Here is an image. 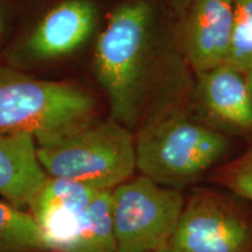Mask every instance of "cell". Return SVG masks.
<instances>
[{"mask_svg": "<svg viewBox=\"0 0 252 252\" xmlns=\"http://www.w3.org/2000/svg\"><path fill=\"white\" fill-rule=\"evenodd\" d=\"M169 5L172 6V8L174 9V12L178 15V18L180 19V17L184 14L186 6L188 4V0H168Z\"/></svg>", "mask_w": 252, "mask_h": 252, "instance_id": "cell-17", "label": "cell"}, {"mask_svg": "<svg viewBox=\"0 0 252 252\" xmlns=\"http://www.w3.org/2000/svg\"><path fill=\"white\" fill-rule=\"evenodd\" d=\"M195 75V96L212 126L252 132V94L245 72L223 63Z\"/></svg>", "mask_w": 252, "mask_h": 252, "instance_id": "cell-10", "label": "cell"}, {"mask_svg": "<svg viewBox=\"0 0 252 252\" xmlns=\"http://www.w3.org/2000/svg\"><path fill=\"white\" fill-rule=\"evenodd\" d=\"M36 154L50 178L70 179L98 190H112L137 169L134 135L112 118L94 119L36 145Z\"/></svg>", "mask_w": 252, "mask_h": 252, "instance_id": "cell-4", "label": "cell"}, {"mask_svg": "<svg viewBox=\"0 0 252 252\" xmlns=\"http://www.w3.org/2000/svg\"><path fill=\"white\" fill-rule=\"evenodd\" d=\"M186 198L143 174L111 190L117 252L169 251Z\"/></svg>", "mask_w": 252, "mask_h": 252, "instance_id": "cell-5", "label": "cell"}, {"mask_svg": "<svg viewBox=\"0 0 252 252\" xmlns=\"http://www.w3.org/2000/svg\"><path fill=\"white\" fill-rule=\"evenodd\" d=\"M158 27L149 0H127L113 9L94 45V72L108 97L111 118L128 128L145 116L154 90L160 91L156 103L161 91L165 98L174 96L161 83L172 67Z\"/></svg>", "mask_w": 252, "mask_h": 252, "instance_id": "cell-1", "label": "cell"}, {"mask_svg": "<svg viewBox=\"0 0 252 252\" xmlns=\"http://www.w3.org/2000/svg\"><path fill=\"white\" fill-rule=\"evenodd\" d=\"M98 189L64 178H50L28 207L53 252H65Z\"/></svg>", "mask_w": 252, "mask_h": 252, "instance_id": "cell-9", "label": "cell"}, {"mask_svg": "<svg viewBox=\"0 0 252 252\" xmlns=\"http://www.w3.org/2000/svg\"><path fill=\"white\" fill-rule=\"evenodd\" d=\"M169 252H252V226L223 195L198 189L186 200Z\"/></svg>", "mask_w": 252, "mask_h": 252, "instance_id": "cell-7", "label": "cell"}, {"mask_svg": "<svg viewBox=\"0 0 252 252\" xmlns=\"http://www.w3.org/2000/svg\"><path fill=\"white\" fill-rule=\"evenodd\" d=\"M0 252H53V249L30 213L0 200Z\"/></svg>", "mask_w": 252, "mask_h": 252, "instance_id": "cell-13", "label": "cell"}, {"mask_svg": "<svg viewBox=\"0 0 252 252\" xmlns=\"http://www.w3.org/2000/svg\"><path fill=\"white\" fill-rule=\"evenodd\" d=\"M96 98L80 84L0 67V134H30L42 145L96 119Z\"/></svg>", "mask_w": 252, "mask_h": 252, "instance_id": "cell-3", "label": "cell"}, {"mask_svg": "<svg viewBox=\"0 0 252 252\" xmlns=\"http://www.w3.org/2000/svg\"><path fill=\"white\" fill-rule=\"evenodd\" d=\"M154 252H169V251H154Z\"/></svg>", "mask_w": 252, "mask_h": 252, "instance_id": "cell-19", "label": "cell"}, {"mask_svg": "<svg viewBox=\"0 0 252 252\" xmlns=\"http://www.w3.org/2000/svg\"><path fill=\"white\" fill-rule=\"evenodd\" d=\"M245 75H247L248 84H249V87H250V90H251V94H252V67L249 69L247 72H245Z\"/></svg>", "mask_w": 252, "mask_h": 252, "instance_id": "cell-18", "label": "cell"}, {"mask_svg": "<svg viewBox=\"0 0 252 252\" xmlns=\"http://www.w3.org/2000/svg\"><path fill=\"white\" fill-rule=\"evenodd\" d=\"M225 63L243 72L252 67V0H235L234 26Z\"/></svg>", "mask_w": 252, "mask_h": 252, "instance_id": "cell-14", "label": "cell"}, {"mask_svg": "<svg viewBox=\"0 0 252 252\" xmlns=\"http://www.w3.org/2000/svg\"><path fill=\"white\" fill-rule=\"evenodd\" d=\"M48 178L30 134H0V197L25 210Z\"/></svg>", "mask_w": 252, "mask_h": 252, "instance_id": "cell-11", "label": "cell"}, {"mask_svg": "<svg viewBox=\"0 0 252 252\" xmlns=\"http://www.w3.org/2000/svg\"><path fill=\"white\" fill-rule=\"evenodd\" d=\"M65 252H117L111 190H99L94 195Z\"/></svg>", "mask_w": 252, "mask_h": 252, "instance_id": "cell-12", "label": "cell"}, {"mask_svg": "<svg viewBox=\"0 0 252 252\" xmlns=\"http://www.w3.org/2000/svg\"><path fill=\"white\" fill-rule=\"evenodd\" d=\"M94 0H60L40 15L12 47L14 68H35L76 54L98 26Z\"/></svg>", "mask_w": 252, "mask_h": 252, "instance_id": "cell-6", "label": "cell"}, {"mask_svg": "<svg viewBox=\"0 0 252 252\" xmlns=\"http://www.w3.org/2000/svg\"><path fill=\"white\" fill-rule=\"evenodd\" d=\"M6 27H7V9L4 0H0V42L4 39Z\"/></svg>", "mask_w": 252, "mask_h": 252, "instance_id": "cell-16", "label": "cell"}, {"mask_svg": "<svg viewBox=\"0 0 252 252\" xmlns=\"http://www.w3.org/2000/svg\"><path fill=\"white\" fill-rule=\"evenodd\" d=\"M134 144L141 174L176 189L200 179L231 146L222 132L191 117L175 98L146 112Z\"/></svg>", "mask_w": 252, "mask_h": 252, "instance_id": "cell-2", "label": "cell"}, {"mask_svg": "<svg viewBox=\"0 0 252 252\" xmlns=\"http://www.w3.org/2000/svg\"><path fill=\"white\" fill-rule=\"evenodd\" d=\"M214 181L252 202V146L220 166L214 174Z\"/></svg>", "mask_w": 252, "mask_h": 252, "instance_id": "cell-15", "label": "cell"}, {"mask_svg": "<svg viewBox=\"0 0 252 252\" xmlns=\"http://www.w3.org/2000/svg\"><path fill=\"white\" fill-rule=\"evenodd\" d=\"M235 0H188L180 17L179 43L196 72L225 63L234 26Z\"/></svg>", "mask_w": 252, "mask_h": 252, "instance_id": "cell-8", "label": "cell"}]
</instances>
